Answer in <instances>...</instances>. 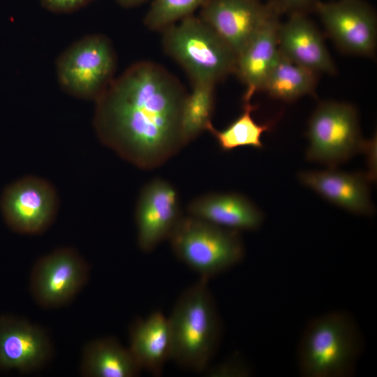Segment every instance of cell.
I'll use <instances>...</instances> for the list:
<instances>
[{"label": "cell", "mask_w": 377, "mask_h": 377, "mask_svg": "<svg viewBox=\"0 0 377 377\" xmlns=\"http://www.w3.org/2000/svg\"><path fill=\"white\" fill-rule=\"evenodd\" d=\"M280 52L293 62L316 73H334V64L323 36L304 13H290L278 30Z\"/></svg>", "instance_id": "obj_14"}, {"label": "cell", "mask_w": 377, "mask_h": 377, "mask_svg": "<svg viewBox=\"0 0 377 377\" xmlns=\"http://www.w3.org/2000/svg\"><path fill=\"white\" fill-rule=\"evenodd\" d=\"M201 8L200 18L230 47L237 57L276 10L259 0H207Z\"/></svg>", "instance_id": "obj_12"}, {"label": "cell", "mask_w": 377, "mask_h": 377, "mask_svg": "<svg viewBox=\"0 0 377 377\" xmlns=\"http://www.w3.org/2000/svg\"><path fill=\"white\" fill-rule=\"evenodd\" d=\"M168 240L177 258L207 281L237 265L244 257L239 231L191 215L180 219Z\"/></svg>", "instance_id": "obj_5"}, {"label": "cell", "mask_w": 377, "mask_h": 377, "mask_svg": "<svg viewBox=\"0 0 377 377\" xmlns=\"http://www.w3.org/2000/svg\"><path fill=\"white\" fill-rule=\"evenodd\" d=\"M51 339L40 327L11 316L0 317V367L31 373L53 357Z\"/></svg>", "instance_id": "obj_13"}, {"label": "cell", "mask_w": 377, "mask_h": 377, "mask_svg": "<svg viewBox=\"0 0 377 377\" xmlns=\"http://www.w3.org/2000/svg\"><path fill=\"white\" fill-rule=\"evenodd\" d=\"M361 339L352 316L333 311L312 320L298 349L297 366L305 377H346L354 370Z\"/></svg>", "instance_id": "obj_3"}, {"label": "cell", "mask_w": 377, "mask_h": 377, "mask_svg": "<svg viewBox=\"0 0 377 377\" xmlns=\"http://www.w3.org/2000/svg\"><path fill=\"white\" fill-rule=\"evenodd\" d=\"M316 83L317 73L293 62L280 52L261 91L273 98L290 102L312 94Z\"/></svg>", "instance_id": "obj_20"}, {"label": "cell", "mask_w": 377, "mask_h": 377, "mask_svg": "<svg viewBox=\"0 0 377 377\" xmlns=\"http://www.w3.org/2000/svg\"><path fill=\"white\" fill-rule=\"evenodd\" d=\"M219 372L214 374H237V376H245L249 374L247 366L242 363L240 360H230L221 365L218 369Z\"/></svg>", "instance_id": "obj_26"}, {"label": "cell", "mask_w": 377, "mask_h": 377, "mask_svg": "<svg viewBox=\"0 0 377 377\" xmlns=\"http://www.w3.org/2000/svg\"><path fill=\"white\" fill-rule=\"evenodd\" d=\"M274 10L237 55L235 73L246 85L243 101H251L263 85L279 56V15Z\"/></svg>", "instance_id": "obj_15"}, {"label": "cell", "mask_w": 377, "mask_h": 377, "mask_svg": "<svg viewBox=\"0 0 377 377\" xmlns=\"http://www.w3.org/2000/svg\"><path fill=\"white\" fill-rule=\"evenodd\" d=\"M163 31L164 50L193 84L215 85L235 72L236 54L200 17L188 16Z\"/></svg>", "instance_id": "obj_4"}, {"label": "cell", "mask_w": 377, "mask_h": 377, "mask_svg": "<svg viewBox=\"0 0 377 377\" xmlns=\"http://www.w3.org/2000/svg\"><path fill=\"white\" fill-rule=\"evenodd\" d=\"M184 87L150 61L131 66L95 101L93 124L101 142L145 170L165 163L184 146Z\"/></svg>", "instance_id": "obj_1"}, {"label": "cell", "mask_w": 377, "mask_h": 377, "mask_svg": "<svg viewBox=\"0 0 377 377\" xmlns=\"http://www.w3.org/2000/svg\"><path fill=\"white\" fill-rule=\"evenodd\" d=\"M314 8L329 36L342 51L372 56L376 46V18L362 0L316 1Z\"/></svg>", "instance_id": "obj_10"}, {"label": "cell", "mask_w": 377, "mask_h": 377, "mask_svg": "<svg viewBox=\"0 0 377 377\" xmlns=\"http://www.w3.org/2000/svg\"><path fill=\"white\" fill-rule=\"evenodd\" d=\"M119 4L124 8H132L139 6L147 0H116Z\"/></svg>", "instance_id": "obj_27"}, {"label": "cell", "mask_w": 377, "mask_h": 377, "mask_svg": "<svg viewBox=\"0 0 377 377\" xmlns=\"http://www.w3.org/2000/svg\"><path fill=\"white\" fill-rule=\"evenodd\" d=\"M80 371L84 377H135L142 370L128 348L114 338L105 337L84 346Z\"/></svg>", "instance_id": "obj_19"}, {"label": "cell", "mask_w": 377, "mask_h": 377, "mask_svg": "<svg viewBox=\"0 0 377 377\" xmlns=\"http://www.w3.org/2000/svg\"><path fill=\"white\" fill-rule=\"evenodd\" d=\"M116 54L109 38L86 36L58 57L56 73L61 88L77 98L96 101L114 78Z\"/></svg>", "instance_id": "obj_7"}, {"label": "cell", "mask_w": 377, "mask_h": 377, "mask_svg": "<svg viewBox=\"0 0 377 377\" xmlns=\"http://www.w3.org/2000/svg\"><path fill=\"white\" fill-rule=\"evenodd\" d=\"M89 276L85 259L71 247H60L36 262L30 274V292L40 306L59 308L77 296Z\"/></svg>", "instance_id": "obj_9"}, {"label": "cell", "mask_w": 377, "mask_h": 377, "mask_svg": "<svg viewBox=\"0 0 377 377\" xmlns=\"http://www.w3.org/2000/svg\"><path fill=\"white\" fill-rule=\"evenodd\" d=\"M256 107L251 101L244 102L242 113L228 126L219 131L210 124L207 131L216 138L223 151H230L240 147L262 149L261 137L264 132L271 130L273 123H257L252 117Z\"/></svg>", "instance_id": "obj_21"}, {"label": "cell", "mask_w": 377, "mask_h": 377, "mask_svg": "<svg viewBox=\"0 0 377 377\" xmlns=\"http://www.w3.org/2000/svg\"><path fill=\"white\" fill-rule=\"evenodd\" d=\"M207 0H154L144 22L150 29L163 30L193 15Z\"/></svg>", "instance_id": "obj_23"}, {"label": "cell", "mask_w": 377, "mask_h": 377, "mask_svg": "<svg viewBox=\"0 0 377 377\" xmlns=\"http://www.w3.org/2000/svg\"><path fill=\"white\" fill-rule=\"evenodd\" d=\"M307 137L306 158L330 168L374 147L362 138L356 108L343 102L320 103L309 121Z\"/></svg>", "instance_id": "obj_6"}, {"label": "cell", "mask_w": 377, "mask_h": 377, "mask_svg": "<svg viewBox=\"0 0 377 377\" xmlns=\"http://www.w3.org/2000/svg\"><path fill=\"white\" fill-rule=\"evenodd\" d=\"M298 177L304 185L336 205L356 214L369 215L374 212L369 198L370 175L330 168L302 172Z\"/></svg>", "instance_id": "obj_16"}, {"label": "cell", "mask_w": 377, "mask_h": 377, "mask_svg": "<svg viewBox=\"0 0 377 377\" xmlns=\"http://www.w3.org/2000/svg\"><path fill=\"white\" fill-rule=\"evenodd\" d=\"M179 195L168 181L156 178L142 188L135 210L138 244L150 252L168 239L182 218Z\"/></svg>", "instance_id": "obj_11"}, {"label": "cell", "mask_w": 377, "mask_h": 377, "mask_svg": "<svg viewBox=\"0 0 377 377\" xmlns=\"http://www.w3.org/2000/svg\"><path fill=\"white\" fill-rule=\"evenodd\" d=\"M59 207V195L54 186L34 175L8 185L0 198L6 223L22 235H36L46 231L55 221Z\"/></svg>", "instance_id": "obj_8"}, {"label": "cell", "mask_w": 377, "mask_h": 377, "mask_svg": "<svg viewBox=\"0 0 377 377\" xmlns=\"http://www.w3.org/2000/svg\"><path fill=\"white\" fill-rule=\"evenodd\" d=\"M187 210L192 216L235 230H255L263 223L262 212L237 193H211L193 199Z\"/></svg>", "instance_id": "obj_17"}, {"label": "cell", "mask_w": 377, "mask_h": 377, "mask_svg": "<svg viewBox=\"0 0 377 377\" xmlns=\"http://www.w3.org/2000/svg\"><path fill=\"white\" fill-rule=\"evenodd\" d=\"M128 349L141 370L161 375L165 363L172 357L168 317L155 311L147 318L136 319L129 329Z\"/></svg>", "instance_id": "obj_18"}, {"label": "cell", "mask_w": 377, "mask_h": 377, "mask_svg": "<svg viewBox=\"0 0 377 377\" xmlns=\"http://www.w3.org/2000/svg\"><path fill=\"white\" fill-rule=\"evenodd\" d=\"M47 10L57 13L76 11L87 5L92 0H40Z\"/></svg>", "instance_id": "obj_24"}, {"label": "cell", "mask_w": 377, "mask_h": 377, "mask_svg": "<svg viewBox=\"0 0 377 377\" xmlns=\"http://www.w3.org/2000/svg\"><path fill=\"white\" fill-rule=\"evenodd\" d=\"M315 0H270V4L279 13L289 12L290 13H304L309 7L314 6Z\"/></svg>", "instance_id": "obj_25"}, {"label": "cell", "mask_w": 377, "mask_h": 377, "mask_svg": "<svg viewBox=\"0 0 377 377\" xmlns=\"http://www.w3.org/2000/svg\"><path fill=\"white\" fill-rule=\"evenodd\" d=\"M214 86L193 84L192 91L186 94L181 115V128L184 145H187L212 124L214 109Z\"/></svg>", "instance_id": "obj_22"}, {"label": "cell", "mask_w": 377, "mask_h": 377, "mask_svg": "<svg viewBox=\"0 0 377 377\" xmlns=\"http://www.w3.org/2000/svg\"><path fill=\"white\" fill-rule=\"evenodd\" d=\"M173 360L183 369L202 372L219 346L221 325L216 304L201 279L186 289L168 317Z\"/></svg>", "instance_id": "obj_2"}]
</instances>
